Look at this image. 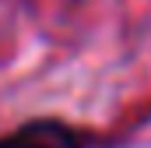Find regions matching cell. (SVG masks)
I'll list each match as a JSON object with an SVG mask.
<instances>
[{"label":"cell","mask_w":151,"mask_h":148,"mask_svg":"<svg viewBox=\"0 0 151 148\" xmlns=\"http://www.w3.org/2000/svg\"><path fill=\"white\" fill-rule=\"evenodd\" d=\"M0 148H88L84 134L56 116L28 120L7 134H0Z\"/></svg>","instance_id":"obj_1"}]
</instances>
